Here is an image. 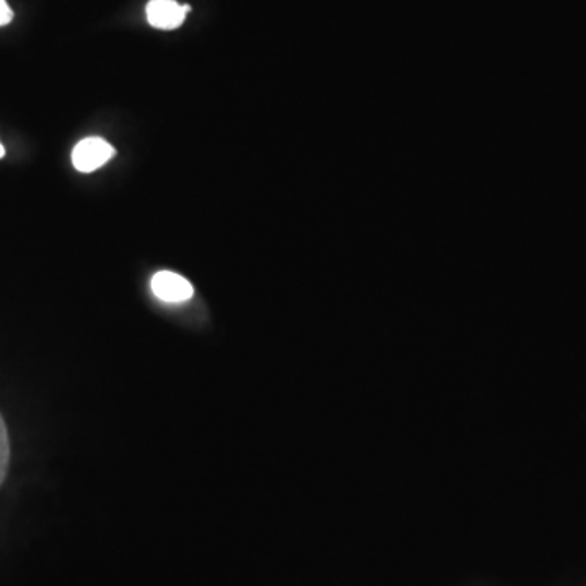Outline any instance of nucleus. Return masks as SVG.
Wrapping results in <instances>:
<instances>
[{"mask_svg":"<svg viewBox=\"0 0 586 586\" xmlns=\"http://www.w3.org/2000/svg\"><path fill=\"white\" fill-rule=\"evenodd\" d=\"M114 154H116V150L105 139L88 137L75 145L74 152H72V163L80 173H92L110 162Z\"/></svg>","mask_w":586,"mask_h":586,"instance_id":"f257e3e1","label":"nucleus"},{"mask_svg":"<svg viewBox=\"0 0 586 586\" xmlns=\"http://www.w3.org/2000/svg\"><path fill=\"white\" fill-rule=\"evenodd\" d=\"M152 292L162 302L183 303L193 297L194 287L188 279H184L180 274L162 271L155 274L152 279Z\"/></svg>","mask_w":586,"mask_h":586,"instance_id":"f03ea898","label":"nucleus"},{"mask_svg":"<svg viewBox=\"0 0 586 586\" xmlns=\"http://www.w3.org/2000/svg\"><path fill=\"white\" fill-rule=\"evenodd\" d=\"M189 10V5H180L176 0H150L147 20L157 30H176L183 25Z\"/></svg>","mask_w":586,"mask_h":586,"instance_id":"7ed1b4c3","label":"nucleus"},{"mask_svg":"<svg viewBox=\"0 0 586 586\" xmlns=\"http://www.w3.org/2000/svg\"><path fill=\"white\" fill-rule=\"evenodd\" d=\"M10 461V443L9 432L5 427L4 419L0 416V484L4 482L7 476V469H9Z\"/></svg>","mask_w":586,"mask_h":586,"instance_id":"20e7f679","label":"nucleus"},{"mask_svg":"<svg viewBox=\"0 0 586 586\" xmlns=\"http://www.w3.org/2000/svg\"><path fill=\"white\" fill-rule=\"evenodd\" d=\"M14 20V12L10 9V5L7 4V0H0V27L9 25Z\"/></svg>","mask_w":586,"mask_h":586,"instance_id":"39448f33","label":"nucleus"},{"mask_svg":"<svg viewBox=\"0 0 586 586\" xmlns=\"http://www.w3.org/2000/svg\"><path fill=\"white\" fill-rule=\"evenodd\" d=\"M4 157H5L4 145L0 144V158H4Z\"/></svg>","mask_w":586,"mask_h":586,"instance_id":"423d86ee","label":"nucleus"}]
</instances>
